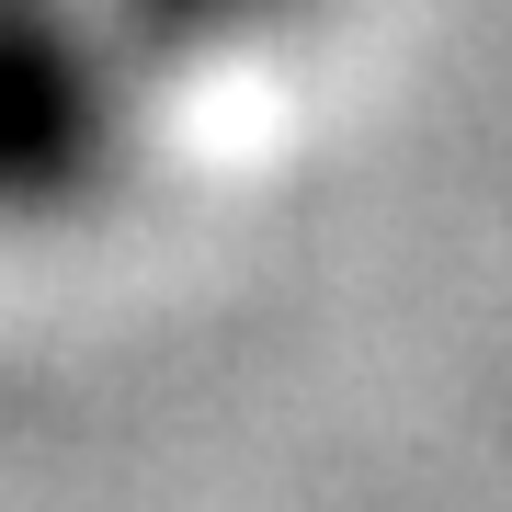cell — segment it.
<instances>
[{
  "label": "cell",
  "mask_w": 512,
  "mask_h": 512,
  "mask_svg": "<svg viewBox=\"0 0 512 512\" xmlns=\"http://www.w3.org/2000/svg\"><path fill=\"white\" fill-rule=\"evenodd\" d=\"M137 57L103 0H0V217L103 194Z\"/></svg>",
  "instance_id": "obj_1"
},
{
  "label": "cell",
  "mask_w": 512,
  "mask_h": 512,
  "mask_svg": "<svg viewBox=\"0 0 512 512\" xmlns=\"http://www.w3.org/2000/svg\"><path fill=\"white\" fill-rule=\"evenodd\" d=\"M103 12H114L137 69H171V57H228V46L274 35L296 0H103Z\"/></svg>",
  "instance_id": "obj_2"
}]
</instances>
